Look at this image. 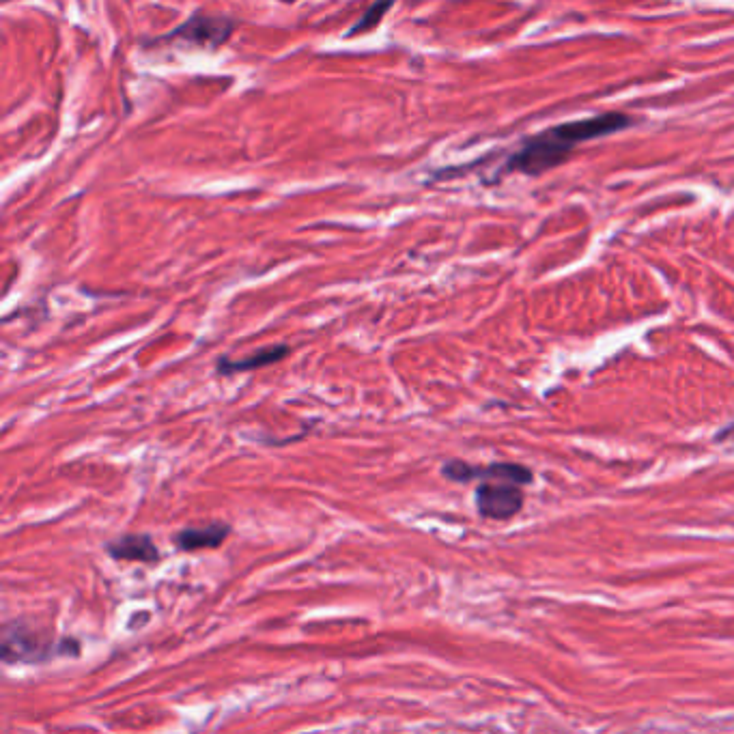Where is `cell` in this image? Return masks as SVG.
Segmentation results:
<instances>
[{"instance_id":"cell-1","label":"cell","mask_w":734,"mask_h":734,"mask_svg":"<svg viewBox=\"0 0 734 734\" xmlns=\"http://www.w3.org/2000/svg\"><path fill=\"white\" fill-rule=\"evenodd\" d=\"M635 119L625 112H603L586 119H575L526 138L521 147L511 153L502 173H519L526 177H539L571 158V153L588 143V140L610 136L633 127Z\"/></svg>"},{"instance_id":"cell-2","label":"cell","mask_w":734,"mask_h":734,"mask_svg":"<svg viewBox=\"0 0 734 734\" xmlns=\"http://www.w3.org/2000/svg\"><path fill=\"white\" fill-rule=\"evenodd\" d=\"M0 653H3L5 663H46L56 657H78L80 644L69 638L54 642L35 627L22 623V620H13V623L3 627Z\"/></svg>"},{"instance_id":"cell-3","label":"cell","mask_w":734,"mask_h":734,"mask_svg":"<svg viewBox=\"0 0 734 734\" xmlns=\"http://www.w3.org/2000/svg\"><path fill=\"white\" fill-rule=\"evenodd\" d=\"M237 31V22L229 16H214V13H194L186 22L162 35L158 44H186L194 48L218 50Z\"/></svg>"},{"instance_id":"cell-4","label":"cell","mask_w":734,"mask_h":734,"mask_svg":"<svg viewBox=\"0 0 734 734\" xmlns=\"http://www.w3.org/2000/svg\"><path fill=\"white\" fill-rule=\"evenodd\" d=\"M442 476L453 483L470 481H504L515 485H530L534 481L532 470L519 463H491V465H472L461 459H450L442 465Z\"/></svg>"},{"instance_id":"cell-5","label":"cell","mask_w":734,"mask_h":734,"mask_svg":"<svg viewBox=\"0 0 734 734\" xmlns=\"http://www.w3.org/2000/svg\"><path fill=\"white\" fill-rule=\"evenodd\" d=\"M476 511L485 519L506 521L513 519L521 508H524V493L521 485L504 483V481H483L474 493Z\"/></svg>"},{"instance_id":"cell-6","label":"cell","mask_w":734,"mask_h":734,"mask_svg":"<svg viewBox=\"0 0 734 734\" xmlns=\"http://www.w3.org/2000/svg\"><path fill=\"white\" fill-rule=\"evenodd\" d=\"M104 552L119 562H143V564H158L162 554L158 545L151 539V534H123L104 543Z\"/></svg>"},{"instance_id":"cell-7","label":"cell","mask_w":734,"mask_h":734,"mask_svg":"<svg viewBox=\"0 0 734 734\" xmlns=\"http://www.w3.org/2000/svg\"><path fill=\"white\" fill-rule=\"evenodd\" d=\"M231 536V526L224 521H209L205 526H188L173 534V543L179 552H203L218 549Z\"/></svg>"},{"instance_id":"cell-8","label":"cell","mask_w":734,"mask_h":734,"mask_svg":"<svg viewBox=\"0 0 734 734\" xmlns=\"http://www.w3.org/2000/svg\"><path fill=\"white\" fill-rule=\"evenodd\" d=\"M291 354V347L287 343H276V345H267L261 347L252 354L233 360L222 356L216 362V371L220 375H237V373H248V371H257V369H265V366H272L280 360H285Z\"/></svg>"},{"instance_id":"cell-9","label":"cell","mask_w":734,"mask_h":734,"mask_svg":"<svg viewBox=\"0 0 734 734\" xmlns=\"http://www.w3.org/2000/svg\"><path fill=\"white\" fill-rule=\"evenodd\" d=\"M394 3H397V0H375V3L369 9H366L362 13L360 20L349 28V31L345 33V37L347 39H354V37L371 33L373 28H377L381 22H384L386 13L394 7Z\"/></svg>"},{"instance_id":"cell-10","label":"cell","mask_w":734,"mask_h":734,"mask_svg":"<svg viewBox=\"0 0 734 734\" xmlns=\"http://www.w3.org/2000/svg\"><path fill=\"white\" fill-rule=\"evenodd\" d=\"M728 433H734V422H730V427H728L726 431H722V433H719V435L715 437V440H717V442H722V440H724V437H726Z\"/></svg>"},{"instance_id":"cell-11","label":"cell","mask_w":734,"mask_h":734,"mask_svg":"<svg viewBox=\"0 0 734 734\" xmlns=\"http://www.w3.org/2000/svg\"><path fill=\"white\" fill-rule=\"evenodd\" d=\"M278 3H285V5H293V3H298V0H278Z\"/></svg>"},{"instance_id":"cell-12","label":"cell","mask_w":734,"mask_h":734,"mask_svg":"<svg viewBox=\"0 0 734 734\" xmlns=\"http://www.w3.org/2000/svg\"><path fill=\"white\" fill-rule=\"evenodd\" d=\"M0 3H5V5H7V3H11V0H0Z\"/></svg>"}]
</instances>
